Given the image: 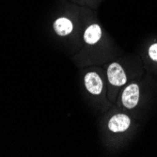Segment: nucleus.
I'll return each instance as SVG.
<instances>
[{"label": "nucleus", "mask_w": 157, "mask_h": 157, "mask_svg": "<svg viewBox=\"0 0 157 157\" xmlns=\"http://www.w3.org/2000/svg\"><path fill=\"white\" fill-rule=\"evenodd\" d=\"M107 76L109 82L113 86H117V87L123 86L127 81L126 75L122 67L118 63H112L109 65L107 70Z\"/></svg>", "instance_id": "f257e3e1"}, {"label": "nucleus", "mask_w": 157, "mask_h": 157, "mask_svg": "<svg viewBox=\"0 0 157 157\" xmlns=\"http://www.w3.org/2000/svg\"><path fill=\"white\" fill-rule=\"evenodd\" d=\"M139 100V88L136 84H132L124 90L122 93V103L127 108H134L136 106Z\"/></svg>", "instance_id": "f03ea898"}, {"label": "nucleus", "mask_w": 157, "mask_h": 157, "mask_svg": "<svg viewBox=\"0 0 157 157\" xmlns=\"http://www.w3.org/2000/svg\"><path fill=\"white\" fill-rule=\"evenodd\" d=\"M130 125V119L123 114H118L112 117L108 122L109 129L114 133H121L126 131Z\"/></svg>", "instance_id": "7ed1b4c3"}, {"label": "nucleus", "mask_w": 157, "mask_h": 157, "mask_svg": "<svg viewBox=\"0 0 157 157\" xmlns=\"http://www.w3.org/2000/svg\"><path fill=\"white\" fill-rule=\"evenodd\" d=\"M85 85L87 90L94 95H98L102 92L103 82L96 73H89L86 75Z\"/></svg>", "instance_id": "20e7f679"}, {"label": "nucleus", "mask_w": 157, "mask_h": 157, "mask_svg": "<svg viewBox=\"0 0 157 157\" xmlns=\"http://www.w3.org/2000/svg\"><path fill=\"white\" fill-rule=\"evenodd\" d=\"M102 36V30L98 25H92L87 28L84 34V40L89 44H94Z\"/></svg>", "instance_id": "39448f33"}, {"label": "nucleus", "mask_w": 157, "mask_h": 157, "mask_svg": "<svg viewBox=\"0 0 157 157\" xmlns=\"http://www.w3.org/2000/svg\"><path fill=\"white\" fill-rule=\"evenodd\" d=\"M54 28L59 36H66L72 32L73 24L67 18H59L55 22Z\"/></svg>", "instance_id": "423d86ee"}, {"label": "nucleus", "mask_w": 157, "mask_h": 157, "mask_svg": "<svg viewBox=\"0 0 157 157\" xmlns=\"http://www.w3.org/2000/svg\"><path fill=\"white\" fill-rule=\"evenodd\" d=\"M149 55H150V58L154 60L157 61V44H152L150 49H149Z\"/></svg>", "instance_id": "0eeeda50"}]
</instances>
